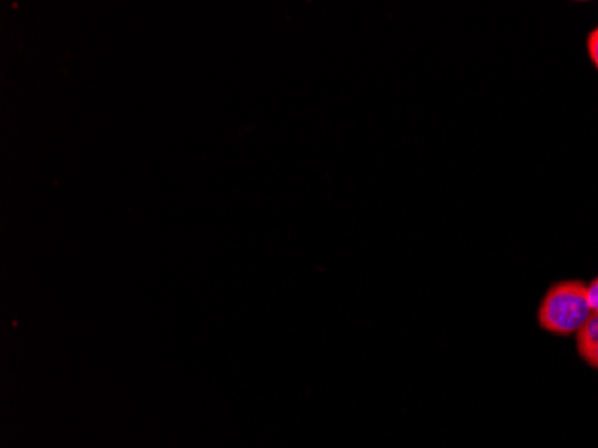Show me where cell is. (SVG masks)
I'll return each mask as SVG.
<instances>
[{
	"mask_svg": "<svg viewBox=\"0 0 598 448\" xmlns=\"http://www.w3.org/2000/svg\"><path fill=\"white\" fill-rule=\"evenodd\" d=\"M588 286L579 280L559 282L548 289L538 310L539 327L554 336H574L588 321Z\"/></svg>",
	"mask_w": 598,
	"mask_h": 448,
	"instance_id": "cell-1",
	"label": "cell"
},
{
	"mask_svg": "<svg viewBox=\"0 0 598 448\" xmlns=\"http://www.w3.org/2000/svg\"><path fill=\"white\" fill-rule=\"evenodd\" d=\"M576 338L579 356L585 359L586 365L598 370V312H591Z\"/></svg>",
	"mask_w": 598,
	"mask_h": 448,
	"instance_id": "cell-2",
	"label": "cell"
},
{
	"mask_svg": "<svg viewBox=\"0 0 598 448\" xmlns=\"http://www.w3.org/2000/svg\"><path fill=\"white\" fill-rule=\"evenodd\" d=\"M588 303L591 312H598V277L594 278V282L588 286Z\"/></svg>",
	"mask_w": 598,
	"mask_h": 448,
	"instance_id": "cell-4",
	"label": "cell"
},
{
	"mask_svg": "<svg viewBox=\"0 0 598 448\" xmlns=\"http://www.w3.org/2000/svg\"><path fill=\"white\" fill-rule=\"evenodd\" d=\"M589 58L594 61L595 69L598 70V28L591 31L588 37Z\"/></svg>",
	"mask_w": 598,
	"mask_h": 448,
	"instance_id": "cell-3",
	"label": "cell"
}]
</instances>
